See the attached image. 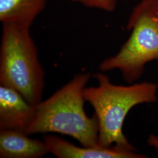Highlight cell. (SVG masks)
I'll use <instances>...</instances> for the list:
<instances>
[{"label": "cell", "instance_id": "obj_7", "mask_svg": "<svg viewBox=\"0 0 158 158\" xmlns=\"http://www.w3.org/2000/svg\"><path fill=\"white\" fill-rule=\"evenodd\" d=\"M17 130L0 131V158H40L49 152L44 141Z\"/></svg>", "mask_w": 158, "mask_h": 158}, {"label": "cell", "instance_id": "obj_5", "mask_svg": "<svg viewBox=\"0 0 158 158\" xmlns=\"http://www.w3.org/2000/svg\"><path fill=\"white\" fill-rule=\"evenodd\" d=\"M34 113L35 106L30 104L18 91L0 86V130L25 132Z\"/></svg>", "mask_w": 158, "mask_h": 158}, {"label": "cell", "instance_id": "obj_3", "mask_svg": "<svg viewBox=\"0 0 158 158\" xmlns=\"http://www.w3.org/2000/svg\"><path fill=\"white\" fill-rule=\"evenodd\" d=\"M30 27L3 23L0 49V85L18 91L29 103L42 101L45 73Z\"/></svg>", "mask_w": 158, "mask_h": 158}, {"label": "cell", "instance_id": "obj_11", "mask_svg": "<svg viewBox=\"0 0 158 158\" xmlns=\"http://www.w3.org/2000/svg\"><path fill=\"white\" fill-rule=\"evenodd\" d=\"M148 143L149 145L155 148L158 151V136L151 135L148 138Z\"/></svg>", "mask_w": 158, "mask_h": 158}, {"label": "cell", "instance_id": "obj_4", "mask_svg": "<svg viewBox=\"0 0 158 158\" xmlns=\"http://www.w3.org/2000/svg\"><path fill=\"white\" fill-rule=\"evenodd\" d=\"M127 28L132 30L130 38L117 55L102 61V71L119 70L131 83L140 77L147 63L158 60V17L141 4L131 14Z\"/></svg>", "mask_w": 158, "mask_h": 158}, {"label": "cell", "instance_id": "obj_10", "mask_svg": "<svg viewBox=\"0 0 158 158\" xmlns=\"http://www.w3.org/2000/svg\"><path fill=\"white\" fill-rule=\"evenodd\" d=\"M139 4L145 6L158 17V0H142Z\"/></svg>", "mask_w": 158, "mask_h": 158}, {"label": "cell", "instance_id": "obj_6", "mask_svg": "<svg viewBox=\"0 0 158 158\" xmlns=\"http://www.w3.org/2000/svg\"><path fill=\"white\" fill-rule=\"evenodd\" d=\"M44 141L49 152L59 158H143L145 156L116 146L79 147L56 136L47 135Z\"/></svg>", "mask_w": 158, "mask_h": 158}, {"label": "cell", "instance_id": "obj_8", "mask_svg": "<svg viewBox=\"0 0 158 158\" xmlns=\"http://www.w3.org/2000/svg\"><path fill=\"white\" fill-rule=\"evenodd\" d=\"M46 0H0V21L30 27L45 8Z\"/></svg>", "mask_w": 158, "mask_h": 158}, {"label": "cell", "instance_id": "obj_2", "mask_svg": "<svg viewBox=\"0 0 158 158\" xmlns=\"http://www.w3.org/2000/svg\"><path fill=\"white\" fill-rule=\"evenodd\" d=\"M98 85L85 87V101L94 109L98 121V146H114L135 151V149L123 132L125 118L130 110L138 104L152 102L157 98V85L144 82L124 86L113 84L107 75L95 74Z\"/></svg>", "mask_w": 158, "mask_h": 158}, {"label": "cell", "instance_id": "obj_1", "mask_svg": "<svg viewBox=\"0 0 158 158\" xmlns=\"http://www.w3.org/2000/svg\"><path fill=\"white\" fill-rule=\"evenodd\" d=\"M90 77L89 72L76 74L49 98L35 105L34 117L25 132H57L70 136L83 147H99L98 119L95 114L89 117L84 109L83 91Z\"/></svg>", "mask_w": 158, "mask_h": 158}, {"label": "cell", "instance_id": "obj_9", "mask_svg": "<svg viewBox=\"0 0 158 158\" xmlns=\"http://www.w3.org/2000/svg\"><path fill=\"white\" fill-rule=\"evenodd\" d=\"M83 6L97 8L108 12L113 11L117 6V0H71Z\"/></svg>", "mask_w": 158, "mask_h": 158}]
</instances>
